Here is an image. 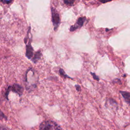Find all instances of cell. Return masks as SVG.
<instances>
[{
	"mask_svg": "<svg viewBox=\"0 0 130 130\" xmlns=\"http://www.w3.org/2000/svg\"><path fill=\"white\" fill-rule=\"evenodd\" d=\"M38 81V76L36 72L31 68H29L26 72L25 76V86L28 90H31L36 87Z\"/></svg>",
	"mask_w": 130,
	"mask_h": 130,
	"instance_id": "1",
	"label": "cell"
},
{
	"mask_svg": "<svg viewBox=\"0 0 130 130\" xmlns=\"http://www.w3.org/2000/svg\"><path fill=\"white\" fill-rule=\"evenodd\" d=\"M39 130H62V129L55 122L52 120H46L40 124Z\"/></svg>",
	"mask_w": 130,
	"mask_h": 130,
	"instance_id": "2",
	"label": "cell"
},
{
	"mask_svg": "<svg viewBox=\"0 0 130 130\" xmlns=\"http://www.w3.org/2000/svg\"><path fill=\"white\" fill-rule=\"evenodd\" d=\"M51 13H52V20L53 23L54 30H56L58 27V25L60 23V18L59 14L53 8H51Z\"/></svg>",
	"mask_w": 130,
	"mask_h": 130,
	"instance_id": "3",
	"label": "cell"
},
{
	"mask_svg": "<svg viewBox=\"0 0 130 130\" xmlns=\"http://www.w3.org/2000/svg\"><path fill=\"white\" fill-rule=\"evenodd\" d=\"M9 87L10 90L18 94L19 96L22 95L23 91V88L19 84L15 83L12 86H9Z\"/></svg>",
	"mask_w": 130,
	"mask_h": 130,
	"instance_id": "4",
	"label": "cell"
},
{
	"mask_svg": "<svg viewBox=\"0 0 130 130\" xmlns=\"http://www.w3.org/2000/svg\"><path fill=\"white\" fill-rule=\"evenodd\" d=\"M86 18L85 17H80L79 18H78V19L77 21V22L76 23V24L74 25H72L71 27H70V31H74L75 29L79 28L80 27H81L83 24V23L84 22V21L85 20Z\"/></svg>",
	"mask_w": 130,
	"mask_h": 130,
	"instance_id": "5",
	"label": "cell"
},
{
	"mask_svg": "<svg viewBox=\"0 0 130 130\" xmlns=\"http://www.w3.org/2000/svg\"><path fill=\"white\" fill-rule=\"evenodd\" d=\"M33 51H34V49L31 45V42L29 40L28 44L26 46V53H25L26 56L28 59H30L32 58L33 56Z\"/></svg>",
	"mask_w": 130,
	"mask_h": 130,
	"instance_id": "6",
	"label": "cell"
},
{
	"mask_svg": "<svg viewBox=\"0 0 130 130\" xmlns=\"http://www.w3.org/2000/svg\"><path fill=\"white\" fill-rule=\"evenodd\" d=\"M120 93L124 99L125 102L130 105V92L124 91H120Z\"/></svg>",
	"mask_w": 130,
	"mask_h": 130,
	"instance_id": "7",
	"label": "cell"
},
{
	"mask_svg": "<svg viewBox=\"0 0 130 130\" xmlns=\"http://www.w3.org/2000/svg\"><path fill=\"white\" fill-rule=\"evenodd\" d=\"M42 56V53L40 51H37L35 54V55L34 56V57L32 58V61L34 62V63H36L38 60L39 59H40L41 57Z\"/></svg>",
	"mask_w": 130,
	"mask_h": 130,
	"instance_id": "8",
	"label": "cell"
},
{
	"mask_svg": "<svg viewBox=\"0 0 130 130\" xmlns=\"http://www.w3.org/2000/svg\"><path fill=\"white\" fill-rule=\"evenodd\" d=\"M107 102H109V105L112 106V107H113V108H117V103H116V102L114 100H113V99H109V100L107 101Z\"/></svg>",
	"mask_w": 130,
	"mask_h": 130,
	"instance_id": "9",
	"label": "cell"
},
{
	"mask_svg": "<svg viewBox=\"0 0 130 130\" xmlns=\"http://www.w3.org/2000/svg\"><path fill=\"white\" fill-rule=\"evenodd\" d=\"M59 73L60 76H61V77H62L63 78H71V77H69V76L66 74V73H65V72L64 71V70H63V69H59Z\"/></svg>",
	"mask_w": 130,
	"mask_h": 130,
	"instance_id": "10",
	"label": "cell"
},
{
	"mask_svg": "<svg viewBox=\"0 0 130 130\" xmlns=\"http://www.w3.org/2000/svg\"><path fill=\"white\" fill-rule=\"evenodd\" d=\"M3 119H5L6 120H7V118L6 116L4 114V113L0 110V120H2Z\"/></svg>",
	"mask_w": 130,
	"mask_h": 130,
	"instance_id": "11",
	"label": "cell"
},
{
	"mask_svg": "<svg viewBox=\"0 0 130 130\" xmlns=\"http://www.w3.org/2000/svg\"><path fill=\"white\" fill-rule=\"evenodd\" d=\"M75 0H64V2L67 5H72Z\"/></svg>",
	"mask_w": 130,
	"mask_h": 130,
	"instance_id": "12",
	"label": "cell"
},
{
	"mask_svg": "<svg viewBox=\"0 0 130 130\" xmlns=\"http://www.w3.org/2000/svg\"><path fill=\"white\" fill-rule=\"evenodd\" d=\"M90 74L92 75V77H93V79H94V80H97V81H99L100 79H99V77L95 75V74L94 73H92V72H91Z\"/></svg>",
	"mask_w": 130,
	"mask_h": 130,
	"instance_id": "13",
	"label": "cell"
},
{
	"mask_svg": "<svg viewBox=\"0 0 130 130\" xmlns=\"http://www.w3.org/2000/svg\"><path fill=\"white\" fill-rule=\"evenodd\" d=\"M0 130H10V129L8 127H7L5 126L1 125L0 126Z\"/></svg>",
	"mask_w": 130,
	"mask_h": 130,
	"instance_id": "14",
	"label": "cell"
},
{
	"mask_svg": "<svg viewBox=\"0 0 130 130\" xmlns=\"http://www.w3.org/2000/svg\"><path fill=\"white\" fill-rule=\"evenodd\" d=\"M75 88H76V89L77 91H81V87L79 85H75Z\"/></svg>",
	"mask_w": 130,
	"mask_h": 130,
	"instance_id": "15",
	"label": "cell"
},
{
	"mask_svg": "<svg viewBox=\"0 0 130 130\" xmlns=\"http://www.w3.org/2000/svg\"><path fill=\"white\" fill-rule=\"evenodd\" d=\"M99 2L102 3H107L108 2H110V1H111L112 0H98Z\"/></svg>",
	"mask_w": 130,
	"mask_h": 130,
	"instance_id": "16",
	"label": "cell"
},
{
	"mask_svg": "<svg viewBox=\"0 0 130 130\" xmlns=\"http://www.w3.org/2000/svg\"><path fill=\"white\" fill-rule=\"evenodd\" d=\"M113 82H114V83H118V82H119V83H121V82H120V79H114L113 81Z\"/></svg>",
	"mask_w": 130,
	"mask_h": 130,
	"instance_id": "17",
	"label": "cell"
}]
</instances>
